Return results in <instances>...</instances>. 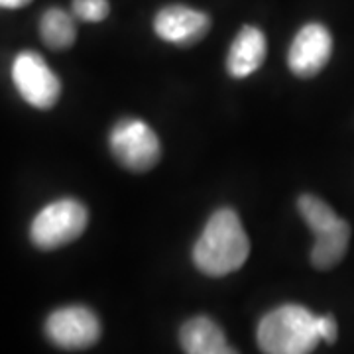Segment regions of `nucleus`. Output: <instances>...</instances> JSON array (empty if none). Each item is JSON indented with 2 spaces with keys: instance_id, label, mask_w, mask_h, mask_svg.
<instances>
[{
  "instance_id": "1",
  "label": "nucleus",
  "mask_w": 354,
  "mask_h": 354,
  "mask_svg": "<svg viewBox=\"0 0 354 354\" xmlns=\"http://www.w3.org/2000/svg\"><path fill=\"white\" fill-rule=\"evenodd\" d=\"M250 254V241L232 209L215 211L193 248L197 270L211 278H223L241 270Z\"/></svg>"
},
{
  "instance_id": "2",
  "label": "nucleus",
  "mask_w": 354,
  "mask_h": 354,
  "mask_svg": "<svg viewBox=\"0 0 354 354\" xmlns=\"http://www.w3.org/2000/svg\"><path fill=\"white\" fill-rule=\"evenodd\" d=\"M319 341L317 315L301 305H281L262 317L258 325V344L268 354L311 353Z\"/></svg>"
},
{
  "instance_id": "3",
  "label": "nucleus",
  "mask_w": 354,
  "mask_h": 354,
  "mask_svg": "<svg viewBox=\"0 0 354 354\" xmlns=\"http://www.w3.org/2000/svg\"><path fill=\"white\" fill-rule=\"evenodd\" d=\"M88 213L83 203L59 199L46 205L30 227V239L39 250H55L77 241L87 228Z\"/></svg>"
},
{
  "instance_id": "4",
  "label": "nucleus",
  "mask_w": 354,
  "mask_h": 354,
  "mask_svg": "<svg viewBox=\"0 0 354 354\" xmlns=\"http://www.w3.org/2000/svg\"><path fill=\"white\" fill-rule=\"evenodd\" d=\"M111 150L118 164L134 174L150 171L160 162V140L152 128L136 118H124L113 128Z\"/></svg>"
},
{
  "instance_id": "5",
  "label": "nucleus",
  "mask_w": 354,
  "mask_h": 354,
  "mask_svg": "<svg viewBox=\"0 0 354 354\" xmlns=\"http://www.w3.org/2000/svg\"><path fill=\"white\" fill-rule=\"evenodd\" d=\"M12 81L20 97L39 111H48L62 95V83L36 51H22L12 64Z\"/></svg>"
},
{
  "instance_id": "6",
  "label": "nucleus",
  "mask_w": 354,
  "mask_h": 354,
  "mask_svg": "<svg viewBox=\"0 0 354 354\" xmlns=\"http://www.w3.org/2000/svg\"><path fill=\"white\" fill-rule=\"evenodd\" d=\"M46 335L55 346L65 351H83L93 346L101 337L97 315L83 305L55 309L46 321Z\"/></svg>"
},
{
  "instance_id": "7",
  "label": "nucleus",
  "mask_w": 354,
  "mask_h": 354,
  "mask_svg": "<svg viewBox=\"0 0 354 354\" xmlns=\"http://www.w3.org/2000/svg\"><path fill=\"white\" fill-rule=\"evenodd\" d=\"M333 53L330 32L323 24L304 26L291 41L288 64L293 75L309 79L329 64Z\"/></svg>"
},
{
  "instance_id": "8",
  "label": "nucleus",
  "mask_w": 354,
  "mask_h": 354,
  "mask_svg": "<svg viewBox=\"0 0 354 354\" xmlns=\"http://www.w3.org/2000/svg\"><path fill=\"white\" fill-rule=\"evenodd\" d=\"M209 28H211V18L207 14L181 4L165 6L153 18L156 34L179 48H191L199 44L207 36Z\"/></svg>"
},
{
  "instance_id": "9",
  "label": "nucleus",
  "mask_w": 354,
  "mask_h": 354,
  "mask_svg": "<svg viewBox=\"0 0 354 354\" xmlns=\"http://www.w3.org/2000/svg\"><path fill=\"white\" fill-rule=\"evenodd\" d=\"M266 51L268 50H266L264 34L254 26H244L228 51V73L234 79L252 75L254 71L264 64Z\"/></svg>"
},
{
  "instance_id": "10",
  "label": "nucleus",
  "mask_w": 354,
  "mask_h": 354,
  "mask_svg": "<svg viewBox=\"0 0 354 354\" xmlns=\"http://www.w3.org/2000/svg\"><path fill=\"white\" fill-rule=\"evenodd\" d=\"M179 341L183 351L189 354H232L227 337L213 319L197 315L183 323L179 330Z\"/></svg>"
},
{
  "instance_id": "11",
  "label": "nucleus",
  "mask_w": 354,
  "mask_h": 354,
  "mask_svg": "<svg viewBox=\"0 0 354 354\" xmlns=\"http://www.w3.org/2000/svg\"><path fill=\"white\" fill-rule=\"evenodd\" d=\"M351 242V227L339 216L337 223L315 232V244L311 250V264L317 270H330L341 262L348 250Z\"/></svg>"
},
{
  "instance_id": "12",
  "label": "nucleus",
  "mask_w": 354,
  "mask_h": 354,
  "mask_svg": "<svg viewBox=\"0 0 354 354\" xmlns=\"http://www.w3.org/2000/svg\"><path fill=\"white\" fill-rule=\"evenodd\" d=\"M39 36L41 41L51 50H67L75 44L77 28L73 16L62 8L46 10L39 20Z\"/></svg>"
},
{
  "instance_id": "13",
  "label": "nucleus",
  "mask_w": 354,
  "mask_h": 354,
  "mask_svg": "<svg viewBox=\"0 0 354 354\" xmlns=\"http://www.w3.org/2000/svg\"><path fill=\"white\" fill-rule=\"evenodd\" d=\"M297 209L307 223V227L313 230V234L339 221V216L330 209V205H327L323 199H319L317 195H309V193L301 195L297 201Z\"/></svg>"
},
{
  "instance_id": "14",
  "label": "nucleus",
  "mask_w": 354,
  "mask_h": 354,
  "mask_svg": "<svg viewBox=\"0 0 354 354\" xmlns=\"http://www.w3.org/2000/svg\"><path fill=\"white\" fill-rule=\"evenodd\" d=\"M73 16L83 22H101L109 16V0H73Z\"/></svg>"
},
{
  "instance_id": "15",
  "label": "nucleus",
  "mask_w": 354,
  "mask_h": 354,
  "mask_svg": "<svg viewBox=\"0 0 354 354\" xmlns=\"http://www.w3.org/2000/svg\"><path fill=\"white\" fill-rule=\"evenodd\" d=\"M317 330H319V337L321 341L333 342L337 341V335H339V327H337V321L333 315H321L317 317Z\"/></svg>"
},
{
  "instance_id": "16",
  "label": "nucleus",
  "mask_w": 354,
  "mask_h": 354,
  "mask_svg": "<svg viewBox=\"0 0 354 354\" xmlns=\"http://www.w3.org/2000/svg\"><path fill=\"white\" fill-rule=\"evenodd\" d=\"M32 0H0V8H10V10H14V8H24Z\"/></svg>"
}]
</instances>
